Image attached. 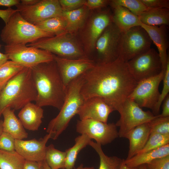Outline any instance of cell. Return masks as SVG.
<instances>
[{
  "mask_svg": "<svg viewBox=\"0 0 169 169\" xmlns=\"http://www.w3.org/2000/svg\"><path fill=\"white\" fill-rule=\"evenodd\" d=\"M162 105V111L159 117H169V95H168L163 101Z\"/></svg>",
  "mask_w": 169,
  "mask_h": 169,
  "instance_id": "44",
  "label": "cell"
},
{
  "mask_svg": "<svg viewBox=\"0 0 169 169\" xmlns=\"http://www.w3.org/2000/svg\"><path fill=\"white\" fill-rule=\"evenodd\" d=\"M165 69L157 75L138 82L128 98L133 100L140 107L149 108L152 110L159 98L160 94L159 85L163 80Z\"/></svg>",
  "mask_w": 169,
  "mask_h": 169,
  "instance_id": "11",
  "label": "cell"
},
{
  "mask_svg": "<svg viewBox=\"0 0 169 169\" xmlns=\"http://www.w3.org/2000/svg\"><path fill=\"white\" fill-rule=\"evenodd\" d=\"M43 164L44 169H51L48 165L44 160L43 161Z\"/></svg>",
  "mask_w": 169,
  "mask_h": 169,
  "instance_id": "50",
  "label": "cell"
},
{
  "mask_svg": "<svg viewBox=\"0 0 169 169\" xmlns=\"http://www.w3.org/2000/svg\"><path fill=\"white\" fill-rule=\"evenodd\" d=\"M53 56L65 88L71 81L92 68L95 64L88 57L70 59L54 54Z\"/></svg>",
  "mask_w": 169,
  "mask_h": 169,
  "instance_id": "15",
  "label": "cell"
},
{
  "mask_svg": "<svg viewBox=\"0 0 169 169\" xmlns=\"http://www.w3.org/2000/svg\"><path fill=\"white\" fill-rule=\"evenodd\" d=\"M17 11V9H13L8 8L5 10L0 9V18L4 21L5 24L8 21L11 16Z\"/></svg>",
  "mask_w": 169,
  "mask_h": 169,
  "instance_id": "42",
  "label": "cell"
},
{
  "mask_svg": "<svg viewBox=\"0 0 169 169\" xmlns=\"http://www.w3.org/2000/svg\"><path fill=\"white\" fill-rule=\"evenodd\" d=\"M122 33L113 22L105 28L96 43L97 59L95 63H107L119 58Z\"/></svg>",
  "mask_w": 169,
  "mask_h": 169,
  "instance_id": "9",
  "label": "cell"
},
{
  "mask_svg": "<svg viewBox=\"0 0 169 169\" xmlns=\"http://www.w3.org/2000/svg\"><path fill=\"white\" fill-rule=\"evenodd\" d=\"M35 25L39 29L55 35L67 32L66 23L62 16L48 19Z\"/></svg>",
  "mask_w": 169,
  "mask_h": 169,
  "instance_id": "31",
  "label": "cell"
},
{
  "mask_svg": "<svg viewBox=\"0 0 169 169\" xmlns=\"http://www.w3.org/2000/svg\"><path fill=\"white\" fill-rule=\"evenodd\" d=\"M117 126L113 123H105L92 119L78 120L76 131L95 140L101 145L109 144L119 137Z\"/></svg>",
  "mask_w": 169,
  "mask_h": 169,
  "instance_id": "13",
  "label": "cell"
},
{
  "mask_svg": "<svg viewBox=\"0 0 169 169\" xmlns=\"http://www.w3.org/2000/svg\"><path fill=\"white\" fill-rule=\"evenodd\" d=\"M138 16L141 23L146 25L168 26L169 24V9L150 8Z\"/></svg>",
  "mask_w": 169,
  "mask_h": 169,
  "instance_id": "26",
  "label": "cell"
},
{
  "mask_svg": "<svg viewBox=\"0 0 169 169\" xmlns=\"http://www.w3.org/2000/svg\"><path fill=\"white\" fill-rule=\"evenodd\" d=\"M91 140L84 134H81L75 138V144L74 146L65 151L66 156L65 169H73L74 168L79 153L89 145Z\"/></svg>",
  "mask_w": 169,
  "mask_h": 169,
  "instance_id": "27",
  "label": "cell"
},
{
  "mask_svg": "<svg viewBox=\"0 0 169 169\" xmlns=\"http://www.w3.org/2000/svg\"><path fill=\"white\" fill-rule=\"evenodd\" d=\"M169 155V144L157 148L140 154H136L131 158L124 160L126 165L131 168L139 167L153 160Z\"/></svg>",
  "mask_w": 169,
  "mask_h": 169,
  "instance_id": "24",
  "label": "cell"
},
{
  "mask_svg": "<svg viewBox=\"0 0 169 169\" xmlns=\"http://www.w3.org/2000/svg\"><path fill=\"white\" fill-rule=\"evenodd\" d=\"M37 91L31 68L24 67L10 79L0 92V113L7 107L14 110L22 108L35 101Z\"/></svg>",
  "mask_w": 169,
  "mask_h": 169,
  "instance_id": "3",
  "label": "cell"
},
{
  "mask_svg": "<svg viewBox=\"0 0 169 169\" xmlns=\"http://www.w3.org/2000/svg\"><path fill=\"white\" fill-rule=\"evenodd\" d=\"M113 22L112 15L109 10L100 11L91 20L86 36V52L94 50L97 40L105 28Z\"/></svg>",
  "mask_w": 169,
  "mask_h": 169,
  "instance_id": "18",
  "label": "cell"
},
{
  "mask_svg": "<svg viewBox=\"0 0 169 169\" xmlns=\"http://www.w3.org/2000/svg\"><path fill=\"white\" fill-rule=\"evenodd\" d=\"M113 9V22L122 32H124L136 26H141V23L138 16L123 7L110 5Z\"/></svg>",
  "mask_w": 169,
  "mask_h": 169,
  "instance_id": "23",
  "label": "cell"
},
{
  "mask_svg": "<svg viewBox=\"0 0 169 169\" xmlns=\"http://www.w3.org/2000/svg\"><path fill=\"white\" fill-rule=\"evenodd\" d=\"M9 59L7 55L0 52V65Z\"/></svg>",
  "mask_w": 169,
  "mask_h": 169,
  "instance_id": "47",
  "label": "cell"
},
{
  "mask_svg": "<svg viewBox=\"0 0 169 169\" xmlns=\"http://www.w3.org/2000/svg\"><path fill=\"white\" fill-rule=\"evenodd\" d=\"M168 144H169V135L151 134L143 148L136 154L157 148Z\"/></svg>",
  "mask_w": 169,
  "mask_h": 169,
  "instance_id": "34",
  "label": "cell"
},
{
  "mask_svg": "<svg viewBox=\"0 0 169 169\" xmlns=\"http://www.w3.org/2000/svg\"></svg>",
  "mask_w": 169,
  "mask_h": 169,
  "instance_id": "55",
  "label": "cell"
},
{
  "mask_svg": "<svg viewBox=\"0 0 169 169\" xmlns=\"http://www.w3.org/2000/svg\"><path fill=\"white\" fill-rule=\"evenodd\" d=\"M146 165L147 169H169V155L155 159Z\"/></svg>",
  "mask_w": 169,
  "mask_h": 169,
  "instance_id": "39",
  "label": "cell"
},
{
  "mask_svg": "<svg viewBox=\"0 0 169 169\" xmlns=\"http://www.w3.org/2000/svg\"><path fill=\"white\" fill-rule=\"evenodd\" d=\"M2 45L0 44V49H1V47H2Z\"/></svg>",
  "mask_w": 169,
  "mask_h": 169,
  "instance_id": "53",
  "label": "cell"
},
{
  "mask_svg": "<svg viewBox=\"0 0 169 169\" xmlns=\"http://www.w3.org/2000/svg\"><path fill=\"white\" fill-rule=\"evenodd\" d=\"M43 161L37 162L25 160L23 169H44Z\"/></svg>",
  "mask_w": 169,
  "mask_h": 169,
  "instance_id": "43",
  "label": "cell"
},
{
  "mask_svg": "<svg viewBox=\"0 0 169 169\" xmlns=\"http://www.w3.org/2000/svg\"><path fill=\"white\" fill-rule=\"evenodd\" d=\"M110 0H87L84 6L88 9H101L106 7L110 4Z\"/></svg>",
  "mask_w": 169,
  "mask_h": 169,
  "instance_id": "41",
  "label": "cell"
},
{
  "mask_svg": "<svg viewBox=\"0 0 169 169\" xmlns=\"http://www.w3.org/2000/svg\"><path fill=\"white\" fill-rule=\"evenodd\" d=\"M147 7L151 8L169 9L168 0H141Z\"/></svg>",
  "mask_w": 169,
  "mask_h": 169,
  "instance_id": "40",
  "label": "cell"
},
{
  "mask_svg": "<svg viewBox=\"0 0 169 169\" xmlns=\"http://www.w3.org/2000/svg\"><path fill=\"white\" fill-rule=\"evenodd\" d=\"M127 63L130 73L137 82L159 74L163 69L159 54L153 48H151Z\"/></svg>",
  "mask_w": 169,
  "mask_h": 169,
  "instance_id": "10",
  "label": "cell"
},
{
  "mask_svg": "<svg viewBox=\"0 0 169 169\" xmlns=\"http://www.w3.org/2000/svg\"><path fill=\"white\" fill-rule=\"evenodd\" d=\"M40 0H21L20 4L26 6H30L34 5L38 3Z\"/></svg>",
  "mask_w": 169,
  "mask_h": 169,
  "instance_id": "46",
  "label": "cell"
},
{
  "mask_svg": "<svg viewBox=\"0 0 169 169\" xmlns=\"http://www.w3.org/2000/svg\"><path fill=\"white\" fill-rule=\"evenodd\" d=\"M15 140L9 134L3 131L0 135V150L8 152L15 151Z\"/></svg>",
  "mask_w": 169,
  "mask_h": 169,
  "instance_id": "37",
  "label": "cell"
},
{
  "mask_svg": "<svg viewBox=\"0 0 169 169\" xmlns=\"http://www.w3.org/2000/svg\"><path fill=\"white\" fill-rule=\"evenodd\" d=\"M137 82L126 62L119 58L112 62L95 63L83 74L81 93L84 100L101 98L114 111L119 112Z\"/></svg>",
  "mask_w": 169,
  "mask_h": 169,
  "instance_id": "1",
  "label": "cell"
},
{
  "mask_svg": "<svg viewBox=\"0 0 169 169\" xmlns=\"http://www.w3.org/2000/svg\"><path fill=\"white\" fill-rule=\"evenodd\" d=\"M83 74L71 81L66 87L65 100L58 115L49 123L46 131L51 139H57L67 127L71 119L76 114L84 99L81 93Z\"/></svg>",
  "mask_w": 169,
  "mask_h": 169,
  "instance_id": "4",
  "label": "cell"
},
{
  "mask_svg": "<svg viewBox=\"0 0 169 169\" xmlns=\"http://www.w3.org/2000/svg\"><path fill=\"white\" fill-rule=\"evenodd\" d=\"M73 169H95V168L93 166L84 167L83 164H81L76 168Z\"/></svg>",
  "mask_w": 169,
  "mask_h": 169,
  "instance_id": "49",
  "label": "cell"
},
{
  "mask_svg": "<svg viewBox=\"0 0 169 169\" xmlns=\"http://www.w3.org/2000/svg\"><path fill=\"white\" fill-rule=\"evenodd\" d=\"M1 89L0 88V91H1ZM1 114L0 113V117L1 116Z\"/></svg>",
  "mask_w": 169,
  "mask_h": 169,
  "instance_id": "54",
  "label": "cell"
},
{
  "mask_svg": "<svg viewBox=\"0 0 169 169\" xmlns=\"http://www.w3.org/2000/svg\"><path fill=\"white\" fill-rule=\"evenodd\" d=\"M54 36L26 21L18 11L11 16L0 34L2 40L7 45H26L40 38Z\"/></svg>",
  "mask_w": 169,
  "mask_h": 169,
  "instance_id": "5",
  "label": "cell"
},
{
  "mask_svg": "<svg viewBox=\"0 0 169 169\" xmlns=\"http://www.w3.org/2000/svg\"><path fill=\"white\" fill-rule=\"evenodd\" d=\"M4 50L9 59L24 67L32 68L54 60V54L50 52L26 45H5Z\"/></svg>",
  "mask_w": 169,
  "mask_h": 169,
  "instance_id": "12",
  "label": "cell"
},
{
  "mask_svg": "<svg viewBox=\"0 0 169 169\" xmlns=\"http://www.w3.org/2000/svg\"><path fill=\"white\" fill-rule=\"evenodd\" d=\"M48 133L39 140H15V151L25 160L41 162L45 160L46 144L51 139Z\"/></svg>",
  "mask_w": 169,
  "mask_h": 169,
  "instance_id": "16",
  "label": "cell"
},
{
  "mask_svg": "<svg viewBox=\"0 0 169 169\" xmlns=\"http://www.w3.org/2000/svg\"><path fill=\"white\" fill-rule=\"evenodd\" d=\"M120 117L116 123L119 127V136L125 138L131 130L142 124L149 122L156 117L150 111L143 110L133 100L127 98L119 112Z\"/></svg>",
  "mask_w": 169,
  "mask_h": 169,
  "instance_id": "8",
  "label": "cell"
},
{
  "mask_svg": "<svg viewBox=\"0 0 169 169\" xmlns=\"http://www.w3.org/2000/svg\"><path fill=\"white\" fill-rule=\"evenodd\" d=\"M3 122L2 120H0V135L3 132Z\"/></svg>",
  "mask_w": 169,
  "mask_h": 169,
  "instance_id": "51",
  "label": "cell"
},
{
  "mask_svg": "<svg viewBox=\"0 0 169 169\" xmlns=\"http://www.w3.org/2000/svg\"><path fill=\"white\" fill-rule=\"evenodd\" d=\"M162 81H163V86L161 92L160 94L156 105L152 110V113L155 115L159 114L161 106L164 99L169 95V59L168 60L166 64L165 74Z\"/></svg>",
  "mask_w": 169,
  "mask_h": 169,
  "instance_id": "36",
  "label": "cell"
},
{
  "mask_svg": "<svg viewBox=\"0 0 169 169\" xmlns=\"http://www.w3.org/2000/svg\"><path fill=\"white\" fill-rule=\"evenodd\" d=\"M120 169H139V167L131 168L128 167L125 164L124 162V159H123Z\"/></svg>",
  "mask_w": 169,
  "mask_h": 169,
  "instance_id": "48",
  "label": "cell"
},
{
  "mask_svg": "<svg viewBox=\"0 0 169 169\" xmlns=\"http://www.w3.org/2000/svg\"><path fill=\"white\" fill-rule=\"evenodd\" d=\"M139 169H147L146 164L142 165L139 167Z\"/></svg>",
  "mask_w": 169,
  "mask_h": 169,
  "instance_id": "52",
  "label": "cell"
},
{
  "mask_svg": "<svg viewBox=\"0 0 169 169\" xmlns=\"http://www.w3.org/2000/svg\"><path fill=\"white\" fill-rule=\"evenodd\" d=\"M152 41L146 30L141 26L122 32L119 58L127 62L151 48Z\"/></svg>",
  "mask_w": 169,
  "mask_h": 169,
  "instance_id": "7",
  "label": "cell"
},
{
  "mask_svg": "<svg viewBox=\"0 0 169 169\" xmlns=\"http://www.w3.org/2000/svg\"><path fill=\"white\" fill-rule=\"evenodd\" d=\"M66 154L51 144L46 147L45 161L51 169H65Z\"/></svg>",
  "mask_w": 169,
  "mask_h": 169,
  "instance_id": "29",
  "label": "cell"
},
{
  "mask_svg": "<svg viewBox=\"0 0 169 169\" xmlns=\"http://www.w3.org/2000/svg\"><path fill=\"white\" fill-rule=\"evenodd\" d=\"M150 134L157 133L169 135V117L157 116L148 122Z\"/></svg>",
  "mask_w": 169,
  "mask_h": 169,
  "instance_id": "35",
  "label": "cell"
},
{
  "mask_svg": "<svg viewBox=\"0 0 169 169\" xmlns=\"http://www.w3.org/2000/svg\"><path fill=\"white\" fill-rule=\"evenodd\" d=\"M20 3L19 0H0V6L11 8L13 6H17Z\"/></svg>",
  "mask_w": 169,
  "mask_h": 169,
  "instance_id": "45",
  "label": "cell"
},
{
  "mask_svg": "<svg viewBox=\"0 0 169 169\" xmlns=\"http://www.w3.org/2000/svg\"><path fill=\"white\" fill-rule=\"evenodd\" d=\"M44 110L42 107L30 102L21 109L19 119L24 128L28 130H38L42 123Z\"/></svg>",
  "mask_w": 169,
  "mask_h": 169,
  "instance_id": "21",
  "label": "cell"
},
{
  "mask_svg": "<svg viewBox=\"0 0 169 169\" xmlns=\"http://www.w3.org/2000/svg\"><path fill=\"white\" fill-rule=\"evenodd\" d=\"M37 91L36 104L42 107L51 106L60 110L64 103L66 88L54 60L31 68Z\"/></svg>",
  "mask_w": 169,
  "mask_h": 169,
  "instance_id": "2",
  "label": "cell"
},
{
  "mask_svg": "<svg viewBox=\"0 0 169 169\" xmlns=\"http://www.w3.org/2000/svg\"><path fill=\"white\" fill-rule=\"evenodd\" d=\"M85 0H59L63 11H69L78 9L84 5Z\"/></svg>",
  "mask_w": 169,
  "mask_h": 169,
  "instance_id": "38",
  "label": "cell"
},
{
  "mask_svg": "<svg viewBox=\"0 0 169 169\" xmlns=\"http://www.w3.org/2000/svg\"><path fill=\"white\" fill-rule=\"evenodd\" d=\"M110 4L125 7L137 16L142 12L150 8L146 7L141 0H110Z\"/></svg>",
  "mask_w": 169,
  "mask_h": 169,
  "instance_id": "33",
  "label": "cell"
},
{
  "mask_svg": "<svg viewBox=\"0 0 169 169\" xmlns=\"http://www.w3.org/2000/svg\"><path fill=\"white\" fill-rule=\"evenodd\" d=\"M113 111L101 98L95 96L84 100L77 115L80 120L92 119L107 123L109 116Z\"/></svg>",
  "mask_w": 169,
  "mask_h": 169,
  "instance_id": "17",
  "label": "cell"
},
{
  "mask_svg": "<svg viewBox=\"0 0 169 169\" xmlns=\"http://www.w3.org/2000/svg\"><path fill=\"white\" fill-rule=\"evenodd\" d=\"M25 161L15 151L8 152L0 150V169H23Z\"/></svg>",
  "mask_w": 169,
  "mask_h": 169,
  "instance_id": "30",
  "label": "cell"
},
{
  "mask_svg": "<svg viewBox=\"0 0 169 169\" xmlns=\"http://www.w3.org/2000/svg\"><path fill=\"white\" fill-rule=\"evenodd\" d=\"M147 33L151 39L156 46L161 61L163 69L166 68L169 57L167 51L169 46L167 26H148L141 23V25Z\"/></svg>",
  "mask_w": 169,
  "mask_h": 169,
  "instance_id": "19",
  "label": "cell"
},
{
  "mask_svg": "<svg viewBox=\"0 0 169 169\" xmlns=\"http://www.w3.org/2000/svg\"><path fill=\"white\" fill-rule=\"evenodd\" d=\"M88 9L85 6L71 11H63L62 16L65 20L68 33L72 34L84 26Z\"/></svg>",
  "mask_w": 169,
  "mask_h": 169,
  "instance_id": "25",
  "label": "cell"
},
{
  "mask_svg": "<svg viewBox=\"0 0 169 169\" xmlns=\"http://www.w3.org/2000/svg\"><path fill=\"white\" fill-rule=\"evenodd\" d=\"M14 110L10 107H7L2 111V115L4 118L3 131L9 134L15 139L23 140L28 137V134L19 119L15 115Z\"/></svg>",
  "mask_w": 169,
  "mask_h": 169,
  "instance_id": "22",
  "label": "cell"
},
{
  "mask_svg": "<svg viewBox=\"0 0 169 169\" xmlns=\"http://www.w3.org/2000/svg\"><path fill=\"white\" fill-rule=\"evenodd\" d=\"M71 34L66 32L52 37L43 38L26 45L46 50L65 58L76 59L87 57Z\"/></svg>",
  "mask_w": 169,
  "mask_h": 169,
  "instance_id": "6",
  "label": "cell"
},
{
  "mask_svg": "<svg viewBox=\"0 0 169 169\" xmlns=\"http://www.w3.org/2000/svg\"><path fill=\"white\" fill-rule=\"evenodd\" d=\"M150 135V129L148 122L137 126L126 135L125 138L129 141V150L126 159L131 158L143 148Z\"/></svg>",
  "mask_w": 169,
  "mask_h": 169,
  "instance_id": "20",
  "label": "cell"
},
{
  "mask_svg": "<svg viewBox=\"0 0 169 169\" xmlns=\"http://www.w3.org/2000/svg\"><path fill=\"white\" fill-rule=\"evenodd\" d=\"M89 145L92 147L98 154L100 160L99 169H120L123 162L122 159L113 156H109L103 152L101 145L91 140Z\"/></svg>",
  "mask_w": 169,
  "mask_h": 169,
  "instance_id": "28",
  "label": "cell"
},
{
  "mask_svg": "<svg viewBox=\"0 0 169 169\" xmlns=\"http://www.w3.org/2000/svg\"><path fill=\"white\" fill-rule=\"evenodd\" d=\"M24 67L12 60L6 61L0 65V88L6 84Z\"/></svg>",
  "mask_w": 169,
  "mask_h": 169,
  "instance_id": "32",
  "label": "cell"
},
{
  "mask_svg": "<svg viewBox=\"0 0 169 169\" xmlns=\"http://www.w3.org/2000/svg\"><path fill=\"white\" fill-rule=\"evenodd\" d=\"M17 10L26 21L33 25L52 18L62 15L63 11L59 0H40L30 6H16Z\"/></svg>",
  "mask_w": 169,
  "mask_h": 169,
  "instance_id": "14",
  "label": "cell"
}]
</instances>
